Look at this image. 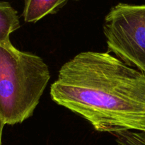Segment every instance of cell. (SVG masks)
<instances>
[{"instance_id": "cell-5", "label": "cell", "mask_w": 145, "mask_h": 145, "mask_svg": "<svg viewBox=\"0 0 145 145\" xmlns=\"http://www.w3.org/2000/svg\"><path fill=\"white\" fill-rule=\"evenodd\" d=\"M20 28L16 10L7 1H0V43L10 41V35Z\"/></svg>"}, {"instance_id": "cell-2", "label": "cell", "mask_w": 145, "mask_h": 145, "mask_svg": "<svg viewBox=\"0 0 145 145\" xmlns=\"http://www.w3.org/2000/svg\"><path fill=\"white\" fill-rule=\"evenodd\" d=\"M50 79L40 57L0 43V117L5 125L22 123L33 115Z\"/></svg>"}, {"instance_id": "cell-7", "label": "cell", "mask_w": 145, "mask_h": 145, "mask_svg": "<svg viewBox=\"0 0 145 145\" xmlns=\"http://www.w3.org/2000/svg\"><path fill=\"white\" fill-rule=\"evenodd\" d=\"M4 125H5V124H4L1 118L0 117V145H2V133Z\"/></svg>"}, {"instance_id": "cell-8", "label": "cell", "mask_w": 145, "mask_h": 145, "mask_svg": "<svg viewBox=\"0 0 145 145\" xmlns=\"http://www.w3.org/2000/svg\"><path fill=\"white\" fill-rule=\"evenodd\" d=\"M74 1H80V0H74Z\"/></svg>"}, {"instance_id": "cell-1", "label": "cell", "mask_w": 145, "mask_h": 145, "mask_svg": "<svg viewBox=\"0 0 145 145\" xmlns=\"http://www.w3.org/2000/svg\"><path fill=\"white\" fill-rule=\"evenodd\" d=\"M50 93L96 131L145 132V74L108 52H82L64 64Z\"/></svg>"}, {"instance_id": "cell-3", "label": "cell", "mask_w": 145, "mask_h": 145, "mask_svg": "<svg viewBox=\"0 0 145 145\" xmlns=\"http://www.w3.org/2000/svg\"><path fill=\"white\" fill-rule=\"evenodd\" d=\"M108 52L145 74V4L119 3L103 23Z\"/></svg>"}, {"instance_id": "cell-4", "label": "cell", "mask_w": 145, "mask_h": 145, "mask_svg": "<svg viewBox=\"0 0 145 145\" xmlns=\"http://www.w3.org/2000/svg\"><path fill=\"white\" fill-rule=\"evenodd\" d=\"M69 0H24L22 16L26 23H36L46 16L55 14Z\"/></svg>"}, {"instance_id": "cell-6", "label": "cell", "mask_w": 145, "mask_h": 145, "mask_svg": "<svg viewBox=\"0 0 145 145\" xmlns=\"http://www.w3.org/2000/svg\"><path fill=\"white\" fill-rule=\"evenodd\" d=\"M113 135L118 145H145V132L127 130Z\"/></svg>"}]
</instances>
